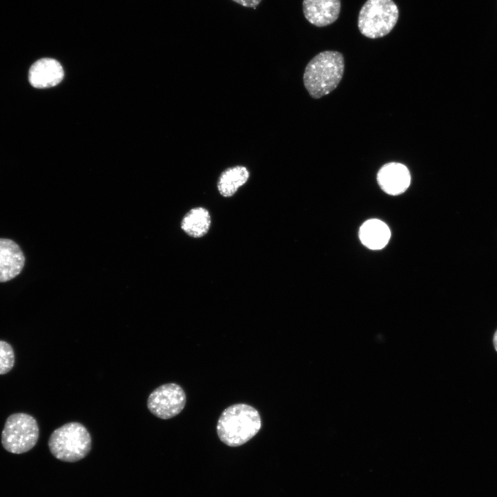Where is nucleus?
<instances>
[{
	"mask_svg": "<svg viewBox=\"0 0 497 497\" xmlns=\"http://www.w3.org/2000/svg\"><path fill=\"white\" fill-rule=\"evenodd\" d=\"M344 70V57L335 50L317 54L305 67L303 82L309 95L319 99L328 95L338 86Z\"/></svg>",
	"mask_w": 497,
	"mask_h": 497,
	"instance_id": "1",
	"label": "nucleus"
},
{
	"mask_svg": "<svg viewBox=\"0 0 497 497\" xmlns=\"http://www.w3.org/2000/svg\"><path fill=\"white\" fill-rule=\"evenodd\" d=\"M262 426L261 418L256 409L239 403L225 409L217 424L220 440L229 447H238L253 438Z\"/></svg>",
	"mask_w": 497,
	"mask_h": 497,
	"instance_id": "2",
	"label": "nucleus"
},
{
	"mask_svg": "<svg viewBox=\"0 0 497 497\" xmlns=\"http://www.w3.org/2000/svg\"><path fill=\"white\" fill-rule=\"evenodd\" d=\"M91 437L84 425L77 422L66 423L56 429L48 440L51 454L64 462H77L91 449Z\"/></svg>",
	"mask_w": 497,
	"mask_h": 497,
	"instance_id": "3",
	"label": "nucleus"
},
{
	"mask_svg": "<svg viewBox=\"0 0 497 497\" xmlns=\"http://www.w3.org/2000/svg\"><path fill=\"white\" fill-rule=\"evenodd\" d=\"M398 17L399 10L393 0H367L359 12L358 27L366 37H383L393 30Z\"/></svg>",
	"mask_w": 497,
	"mask_h": 497,
	"instance_id": "4",
	"label": "nucleus"
},
{
	"mask_svg": "<svg viewBox=\"0 0 497 497\" xmlns=\"http://www.w3.org/2000/svg\"><path fill=\"white\" fill-rule=\"evenodd\" d=\"M39 438V427L32 416L17 413L6 420L1 433V443L12 454H22L35 447Z\"/></svg>",
	"mask_w": 497,
	"mask_h": 497,
	"instance_id": "5",
	"label": "nucleus"
},
{
	"mask_svg": "<svg viewBox=\"0 0 497 497\" xmlns=\"http://www.w3.org/2000/svg\"><path fill=\"white\" fill-rule=\"evenodd\" d=\"M186 401L185 392L179 385L167 383L151 392L147 400V407L154 416L166 420L179 414Z\"/></svg>",
	"mask_w": 497,
	"mask_h": 497,
	"instance_id": "6",
	"label": "nucleus"
},
{
	"mask_svg": "<svg viewBox=\"0 0 497 497\" xmlns=\"http://www.w3.org/2000/svg\"><path fill=\"white\" fill-rule=\"evenodd\" d=\"M377 181L384 192L391 195H398L403 193L409 186L411 175L405 165L390 162L379 170Z\"/></svg>",
	"mask_w": 497,
	"mask_h": 497,
	"instance_id": "7",
	"label": "nucleus"
},
{
	"mask_svg": "<svg viewBox=\"0 0 497 497\" xmlns=\"http://www.w3.org/2000/svg\"><path fill=\"white\" fill-rule=\"evenodd\" d=\"M341 9L340 0H303L302 10L306 19L317 27L334 23Z\"/></svg>",
	"mask_w": 497,
	"mask_h": 497,
	"instance_id": "8",
	"label": "nucleus"
},
{
	"mask_svg": "<svg viewBox=\"0 0 497 497\" xmlns=\"http://www.w3.org/2000/svg\"><path fill=\"white\" fill-rule=\"evenodd\" d=\"M64 75L61 65L55 59L43 58L30 68L28 80L37 88H50L57 85Z\"/></svg>",
	"mask_w": 497,
	"mask_h": 497,
	"instance_id": "9",
	"label": "nucleus"
},
{
	"mask_svg": "<svg viewBox=\"0 0 497 497\" xmlns=\"http://www.w3.org/2000/svg\"><path fill=\"white\" fill-rule=\"evenodd\" d=\"M25 264V257L19 246L13 240L0 238V282L17 276Z\"/></svg>",
	"mask_w": 497,
	"mask_h": 497,
	"instance_id": "10",
	"label": "nucleus"
},
{
	"mask_svg": "<svg viewBox=\"0 0 497 497\" xmlns=\"http://www.w3.org/2000/svg\"><path fill=\"white\" fill-rule=\"evenodd\" d=\"M391 237L388 226L382 221L371 219L364 222L360 228L359 237L367 248L378 250L384 248Z\"/></svg>",
	"mask_w": 497,
	"mask_h": 497,
	"instance_id": "11",
	"label": "nucleus"
},
{
	"mask_svg": "<svg viewBox=\"0 0 497 497\" xmlns=\"http://www.w3.org/2000/svg\"><path fill=\"white\" fill-rule=\"evenodd\" d=\"M211 225V217L208 211L201 206L191 209L182 218L181 228L185 233L192 237L204 236Z\"/></svg>",
	"mask_w": 497,
	"mask_h": 497,
	"instance_id": "12",
	"label": "nucleus"
},
{
	"mask_svg": "<svg viewBox=\"0 0 497 497\" xmlns=\"http://www.w3.org/2000/svg\"><path fill=\"white\" fill-rule=\"evenodd\" d=\"M249 171L244 166L237 165L225 169L217 180V189L224 197L235 195L238 188L243 186L249 178Z\"/></svg>",
	"mask_w": 497,
	"mask_h": 497,
	"instance_id": "13",
	"label": "nucleus"
},
{
	"mask_svg": "<svg viewBox=\"0 0 497 497\" xmlns=\"http://www.w3.org/2000/svg\"><path fill=\"white\" fill-rule=\"evenodd\" d=\"M14 364V353L10 344L0 340V375L9 372Z\"/></svg>",
	"mask_w": 497,
	"mask_h": 497,
	"instance_id": "14",
	"label": "nucleus"
},
{
	"mask_svg": "<svg viewBox=\"0 0 497 497\" xmlns=\"http://www.w3.org/2000/svg\"><path fill=\"white\" fill-rule=\"evenodd\" d=\"M237 3L247 8H256L262 0H232Z\"/></svg>",
	"mask_w": 497,
	"mask_h": 497,
	"instance_id": "15",
	"label": "nucleus"
},
{
	"mask_svg": "<svg viewBox=\"0 0 497 497\" xmlns=\"http://www.w3.org/2000/svg\"><path fill=\"white\" fill-rule=\"evenodd\" d=\"M493 344L496 351H497V330L495 331L493 338Z\"/></svg>",
	"mask_w": 497,
	"mask_h": 497,
	"instance_id": "16",
	"label": "nucleus"
}]
</instances>
